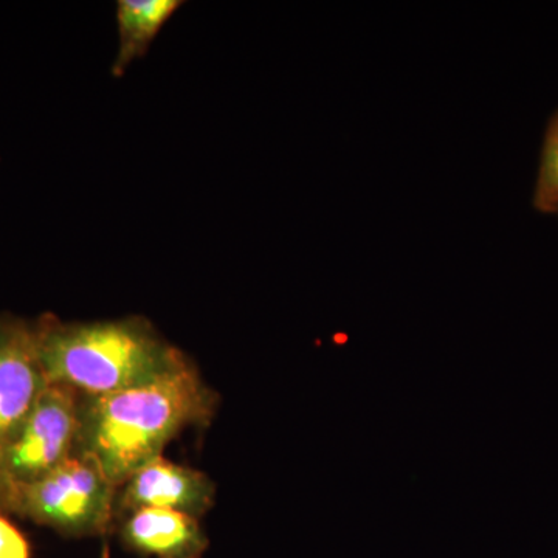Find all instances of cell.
Returning <instances> with one entry per match:
<instances>
[{
	"label": "cell",
	"mask_w": 558,
	"mask_h": 558,
	"mask_svg": "<svg viewBox=\"0 0 558 558\" xmlns=\"http://www.w3.org/2000/svg\"><path fill=\"white\" fill-rule=\"evenodd\" d=\"M216 405L218 396L194 365L146 387L80 395L75 453L95 459L119 488L183 429L209 424Z\"/></svg>",
	"instance_id": "6da1fadb"
},
{
	"label": "cell",
	"mask_w": 558,
	"mask_h": 558,
	"mask_svg": "<svg viewBox=\"0 0 558 558\" xmlns=\"http://www.w3.org/2000/svg\"><path fill=\"white\" fill-rule=\"evenodd\" d=\"M35 332L49 384L80 395L146 387L193 365L143 317L62 322L47 314L36 319Z\"/></svg>",
	"instance_id": "7a4b0ae2"
},
{
	"label": "cell",
	"mask_w": 558,
	"mask_h": 558,
	"mask_svg": "<svg viewBox=\"0 0 558 558\" xmlns=\"http://www.w3.org/2000/svg\"><path fill=\"white\" fill-rule=\"evenodd\" d=\"M117 490L95 459L73 453L46 478L13 488L0 513H16L70 537H97L116 519Z\"/></svg>",
	"instance_id": "3957f363"
},
{
	"label": "cell",
	"mask_w": 558,
	"mask_h": 558,
	"mask_svg": "<svg viewBox=\"0 0 558 558\" xmlns=\"http://www.w3.org/2000/svg\"><path fill=\"white\" fill-rule=\"evenodd\" d=\"M80 392L50 384L0 451V502L13 488L46 478L75 453Z\"/></svg>",
	"instance_id": "277c9868"
},
{
	"label": "cell",
	"mask_w": 558,
	"mask_h": 558,
	"mask_svg": "<svg viewBox=\"0 0 558 558\" xmlns=\"http://www.w3.org/2000/svg\"><path fill=\"white\" fill-rule=\"evenodd\" d=\"M49 385L40 365L35 323L0 317V451Z\"/></svg>",
	"instance_id": "5b68a950"
},
{
	"label": "cell",
	"mask_w": 558,
	"mask_h": 558,
	"mask_svg": "<svg viewBox=\"0 0 558 558\" xmlns=\"http://www.w3.org/2000/svg\"><path fill=\"white\" fill-rule=\"evenodd\" d=\"M216 486L199 470L174 464L163 457L137 470L117 490L116 519L138 509H171L199 520L215 505Z\"/></svg>",
	"instance_id": "8992f818"
},
{
	"label": "cell",
	"mask_w": 558,
	"mask_h": 558,
	"mask_svg": "<svg viewBox=\"0 0 558 558\" xmlns=\"http://www.w3.org/2000/svg\"><path fill=\"white\" fill-rule=\"evenodd\" d=\"M121 543L132 553L154 558H204L208 538L199 521L171 509H138L124 517Z\"/></svg>",
	"instance_id": "52a82bcc"
},
{
	"label": "cell",
	"mask_w": 558,
	"mask_h": 558,
	"mask_svg": "<svg viewBox=\"0 0 558 558\" xmlns=\"http://www.w3.org/2000/svg\"><path fill=\"white\" fill-rule=\"evenodd\" d=\"M182 5L180 0H120L117 3L119 49L110 65L113 76H123L132 62L148 53L150 44Z\"/></svg>",
	"instance_id": "ba28073f"
},
{
	"label": "cell",
	"mask_w": 558,
	"mask_h": 558,
	"mask_svg": "<svg viewBox=\"0 0 558 558\" xmlns=\"http://www.w3.org/2000/svg\"><path fill=\"white\" fill-rule=\"evenodd\" d=\"M535 208L558 215V112L549 121L534 196Z\"/></svg>",
	"instance_id": "9c48e42d"
},
{
	"label": "cell",
	"mask_w": 558,
	"mask_h": 558,
	"mask_svg": "<svg viewBox=\"0 0 558 558\" xmlns=\"http://www.w3.org/2000/svg\"><path fill=\"white\" fill-rule=\"evenodd\" d=\"M28 538L0 513V558H32Z\"/></svg>",
	"instance_id": "30bf717a"
}]
</instances>
